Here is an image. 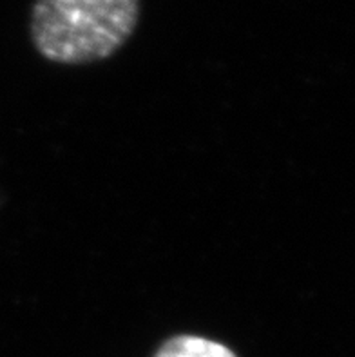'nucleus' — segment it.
Masks as SVG:
<instances>
[{
    "instance_id": "obj_1",
    "label": "nucleus",
    "mask_w": 355,
    "mask_h": 357,
    "mask_svg": "<svg viewBox=\"0 0 355 357\" xmlns=\"http://www.w3.org/2000/svg\"><path fill=\"white\" fill-rule=\"evenodd\" d=\"M142 0H35L29 35L42 59L84 66L116 54L136 31Z\"/></svg>"
},
{
    "instance_id": "obj_2",
    "label": "nucleus",
    "mask_w": 355,
    "mask_h": 357,
    "mask_svg": "<svg viewBox=\"0 0 355 357\" xmlns=\"http://www.w3.org/2000/svg\"><path fill=\"white\" fill-rule=\"evenodd\" d=\"M154 357H238L229 347L202 335H172L156 350Z\"/></svg>"
}]
</instances>
